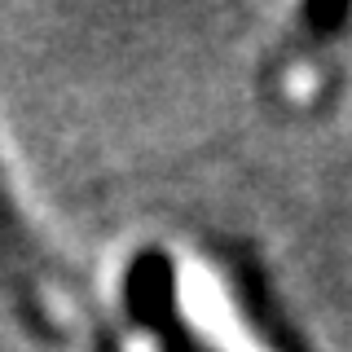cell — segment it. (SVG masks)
Here are the masks:
<instances>
[{
	"label": "cell",
	"mask_w": 352,
	"mask_h": 352,
	"mask_svg": "<svg viewBox=\"0 0 352 352\" xmlns=\"http://www.w3.org/2000/svg\"><path fill=\"white\" fill-rule=\"evenodd\" d=\"M159 282H163L159 291L168 300L172 317L203 352H269L260 330L238 313L234 295H229V286L216 269L181 264Z\"/></svg>",
	"instance_id": "obj_1"
},
{
	"label": "cell",
	"mask_w": 352,
	"mask_h": 352,
	"mask_svg": "<svg viewBox=\"0 0 352 352\" xmlns=\"http://www.w3.org/2000/svg\"><path fill=\"white\" fill-rule=\"evenodd\" d=\"M124 352H159V339L154 335H146V330H137V335L124 344Z\"/></svg>",
	"instance_id": "obj_2"
}]
</instances>
